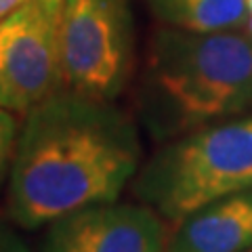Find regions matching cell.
<instances>
[{
  "instance_id": "6da1fadb",
  "label": "cell",
  "mask_w": 252,
  "mask_h": 252,
  "mask_svg": "<svg viewBox=\"0 0 252 252\" xmlns=\"http://www.w3.org/2000/svg\"><path fill=\"white\" fill-rule=\"evenodd\" d=\"M141 143L132 122L74 91L28 112L9 172V210L36 229L91 204L114 202L137 175Z\"/></svg>"
},
{
  "instance_id": "7a4b0ae2",
  "label": "cell",
  "mask_w": 252,
  "mask_h": 252,
  "mask_svg": "<svg viewBox=\"0 0 252 252\" xmlns=\"http://www.w3.org/2000/svg\"><path fill=\"white\" fill-rule=\"evenodd\" d=\"M149 78L177 128H198L252 109V36L235 32H158Z\"/></svg>"
},
{
  "instance_id": "3957f363",
  "label": "cell",
  "mask_w": 252,
  "mask_h": 252,
  "mask_svg": "<svg viewBox=\"0 0 252 252\" xmlns=\"http://www.w3.org/2000/svg\"><path fill=\"white\" fill-rule=\"evenodd\" d=\"M252 187V114L193 128L162 147L137 179V193L179 223L202 206Z\"/></svg>"
},
{
  "instance_id": "277c9868",
  "label": "cell",
  "mask_w": 252,
  "mask_h": 252,
  "mask_svg": "<svg viewBox=\"0 0 252 252\" xmlns=\"http://www.w3.org/2000/svg\"><path fill=\"white\" fill-rule=\"evenodd\" d=\"M132 28L126 0H63L61 74L67 91L112 101L128 76Z\"/></svg>"
},
{
  "instance_id": "5b68a950",
  "label": "cell",
  "mask_w": 252,
  "mask_h": 252,
  "mask_svg": "<svg viewBox=\"0 0 252 252\" xmlns=\"http://www.w3.org/2000/svg\"><path fill=\"white\" fill-rule=\"evenodd\" d=\"M61 2L26 0L0 19V107L28 114L63 84Z\"/></svg>"
},
{
  "instance_id": "8992f818",
  "label": "cell",
  "mask_w": 252,
  "mask_h": 252,
  "mask_svg": "<svg viewBox=\"0 0 252 252\" xmlns=\"http://www.w3.org/2000/svg\"><path fill=\"white\" fill-rule=\"evenodd\" d=\"M166 227L152 206L101 202L55 219L44 252H166Z\"/></svg>"
},
{
  "instance_id": "52a82bcc",
  "label": "cell",
  "mask_w": 252,
  "mask_h": 252,
  "mask_svg": "<svg viewBox=\"0 0 252 252\" xmlns=\"http://www.w3.org/2000/svg\"><path fill=\"white\" fill-rule=\"evenodd\" d=\"M252 248V187L229 193L179 220L166 252H246Z\"/></svg>"
},
{
  "instance_id": "ba28073f",
  "label": "cell",
  "mask_w": 252,
  "mask_h": 252,
  "mask_svg": "<svg viewBox=\"0 0 252 252\" xmlns=\"http://www.w3.org/2000/svg\"><path fill=\"white\" fill-rule=\"evenodd\" d=\"M168 28L187 32L246 30V0H149Z\"/></svg>"
},
{
  "instance_id": "9c48e42d",
  "label": "cell",
  "mask_w": 252,
  "mask_h": 252,
  "mask_svg": "<svg viewBox=\"0 0 252 252\" xmlns=\"http://www.w3.org/2000/svg\"><path fill=\"white\" fill-rule=\"evenodd\" d=\"M15 145H17V122L9 109L0 107V187L11 172Z\"/></svg>"
},
{
  "instance_id": "30bf717a",
  "label": "cell",
  "mask_w": 252,
  "mask_h": 252,
  "mask_svg": "<svg viewBox=\"0 0 252 252\" xmlns=\"http://www.w3.org/2000/svg\"><path fill=\"white\" fill-rule=\"evenodd\" d=\"M26 0H0V19L6 17L9 13H13L17 6H21Z\"/></svg>"
},
{
  "instance_id": "8fae6325",
  "label": "cell",
  "mask_w": 252,
  "mask_h": 252,
  "mask_svg": "<svg viewBox=\"0 0 252 252\" xmlns=\"http://www.w3.org/2000/svg\"><path fill=\"white\" fill-rule=\"evenodd\" d=\"M0 252H32V250H28L23 244H19V242H2L0 244Z\"/></svg>"
},
{
  "instance_id": "7c38bea8",
  "label": "cell",
  "mask_w": 252,
  "mask_h": 252,
  "mask_svg": "<svg viewBox=\"0 0 252 252\" xmlns=\"http://www.w3.org/2000/svg\"><path fill=\"white\" fill-rule=\"evenodd\" d=\"M246 13H248V23H246V32L252 36V0H246Z\"/></svg>"
},
{
  "instance_id": "4fadbf2b",
  "label": "cell",
  "mask_w": 252,
  "mask_h": 252,
  "mask_svg": "<svg viewBox=\"0 0 252 252\" xmlns=\"http://www.w3.org/2000/svg\"><path fill=\"white\" fill-rule=\"evenodd\" d=\"M4 240H6V238H4V233H2V231H0V244H2Z\"/></svg>"
},
{
  "instance_id": "5bb4252c",
  "label": "cell",
  "mask_w": 252,
  "mask_h": 252,
  "mask_svg": "<svg viewBox=\"0 0 252 252\" xmlns=\"http://www.w3.org/2000/svg\"><path fill=\"white\" fill-rule=\"evenodd\" d=\"M246 252H252V248H250V250H246Z\"/></svg>"
},
{
  "instance_id": "9a60e30c",
  "label": "cell",
  "mask_w": 252,
  "mask_h": 252,
  "mask_svg": "<svg viewBox=\"0 0 252 252\" xmlns=\"http://www.w3.org/2000/svg\"><path fill=\"white\" fill-rule=\"evenodd\" d=\"M57 2H61V0H57Z\"/></svg>"
}]
</instances>
